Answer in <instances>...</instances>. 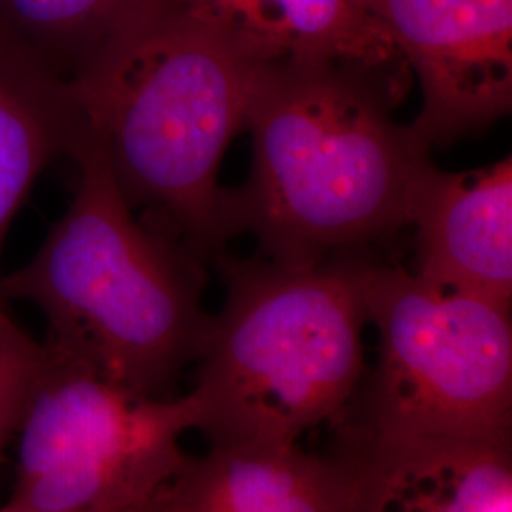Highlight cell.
<instances>
[{"label": "cell", "mask_w": 512, "mask_h": 512, "mask_svg": "<svg viewBox=\"0 0 512 512\" xmlns=\"http://www.w3.org/2000/svg\"><path fill=\"white\" fill-rule=\"evenodd\" d=\"M143 0H0V35L67 86Z\"/></svg>", "instance_id": "cell-13"}, {"label": "cell", "mask_w": 512, "mask_h": 512, "mask_svg": "<svg viewBox=\"0 0 512 512\" xmlns=\"http://www.w3.org/2000/svg\"><path fill=\"white\" fill-rule=\"evenodd\" d=\"M357 475L338 448L209 446L190 456L162 495V512H353Z\"/></svg>", "instance_id": "cell-10"}, {"label": "cell", "mask_w": 512, "mask_h": 512, "mask_svg": "<svg viewBox=\"0 0 512 512\" xmlns=\"http://www.w3.org/2000/svg\"><path fill=\"white\" fill-rule=\"evenodd\" d=\"M353 512H512V439H387L340 425Z\"/></svg>", "instance_id": "cell-8"}, {"label": "cell", "mask_w": 512, "mask_h": 512, "mask_svg": "<svg viewBox=\"0 0 512 512\" xmlns=\"http://www.w3.org/2000/svg\"><path fill=\"white\" fill-rule=\"evenodd\" d=\"M260 61L183 0H143L69 86L129 209L202 266L224 253L220 160Z\"/></svg>", "instance_id": "cell-2"}, {"label": "cell", "mask_w": 512, "mask_h": 512, "mask_svg": "<svg viewBox=\"0 0 512 512\" xmlns=\"http://www.w3.org/2000/svg\"><path fill=\"white\" fill-rule=\"evenodd\" d=\"M408 82L406 63L260 61L245 110L253 167L245 186L222 190V243L251 234L258 256L311 268L412 226L435 165L391 114Z\"/></svg>", "instance_id": "cell-1"}, {"label": "cell", "mask_w": 512, "mask_h": 512, "mask_svg": "<svg viewBox=\"0 0 512 512\" xmlns=\"http://www.w3.org/2000/svg\"><path fill=\"white\" fill-rule=\"evenodd\" d=\"M365 304L378 361L355 393L359 416L340 425L387 439H511L509 308L372 258Z\"/></svg>", "instance_id": "cell-5"}, {"label": "cell", "mask_w": 512, "mask_h": 512, "mask_svg": "<svg viewBox=\"0 0 512 512\" xmlns=\"http://www.w3.org/2000/svg\"><path fill=\"white\" fill-rule=\"evenodd\" d=\"M0 512H42L35 511V509H27V507H18V505H10V503H6L4 507H0ZM122 512H162L160 509V499L158 501H154V503H148V505H143V507H137V509H129V511Z\"/></svg>", "instance_id": "cell-15"}, {"label": "cell", "mask_w": 512, "mask_h": 512, "mask_svg": "<svg viewBox=\"0 0 512 512\" xmlns=\"http://www.w3.org/2000/svg\"><path fill=\"white\" fill-rule=\"evenodd\" d=\"M46 361L19 423L8 503L42 512H122L160 499L188 461L190 395L156 399L44 344Z\"/></svg>", "instance_id": "cell-6"}, {"label": "cell", "mask_w": 512, "mask_h": 512, "mask_svg": "<svg viewBox=\"0 0 512 512\" xmlns=\"http://www.w3.org/2000/svg\"><path fill=\"white\" fill-rule=\"evenodd\" d=\"M412 226V274L442 291L475 294L511 310V156L467 173L433 167Z\"/></svg>", "instance_id": "cell-9"}, {"label": "cell", "mask_w": 512, "mask_h": 512, "mask_svg": "<svg viewBox=\"0 0 512 512\" xmlns=\"http://www.w3.org/2000/svg\"><path fill=\"white\" fill-rule=\"evenodd\" d=\"M71 156L73 202L35 258L2 275L4 296L44 313L48 346L135 393L175 399L213 319L205 266L137 219L88 131Z\"/></svg>", "instance_id": "cell-3"}, {"label": "cell", "mask_w": 512, "mask_h": 512, "mask_svg": "<svg viewBox=\"0 0 512 512\" xmlns=\"http://www.w3.org/2000/svg\"><path fill=\"white\" fill-rule=\"evenodd\" d=\"M84 131L71 88L0 35V249L40 171L73 154ZM6 304L0 274V308Z\"/></svg>", "instance_id": "cell-12"}, {"label": "cell", "mask_w": 512, "mask_h": 512, "mask_svg": "<svg viewBox=\"0 0 512 512\" xmlns=\"http://www.w3.org/2000/svg\"><path fill=\"white\" fill-rule=\"evenodd\" d=\"M260 59L325 57L397 67L406 61L359 0H183Z\"/></svg>", "instance_id": "cell-11"}, {"label": "cell", "mask_w": 512, "mask_h": 512, "mask_svg": "<svg viewBox=\"0 0 512 512\" xmlns=\"http://www.w3.org/2000/svg\"><path fill=\"white\" fill-rule=\"evenodd\" d=\"M421 82L408 126L423 147H448L512 107V0H359Z\"/></svg>", "instance_id": "cell-7"}, {"label": "cell", "mask_w": 512, "mask_h": 512, "mask_svg": "<svg viewBox=\"0 0 512 512\" xmlns=\"http://www.w3.org/2000/svg\"><path fill=\"white\" fill-rule=\"evenodd\" d=\"M44 361V344L19 329L8 311L0 308V469L8 446L16 440Z\"/></svg>", "instance_id": "cell-14"}, {"label": "cell", "mask_w": 512, "mask_h": 512, "mask_svg": "<svg viewBox=\"0 0 512 512\" xmlns=\"http://www.w3.org/2000/svg\"><path fill=\"white\" fill-rule=\"evenodd\" d=\"M368 255L291 268L220 253L226 298L188 393L209 446L281 448L340 420L366 376Z\"/></svg>", "instance_id": "cell-4"}]
</instances>
